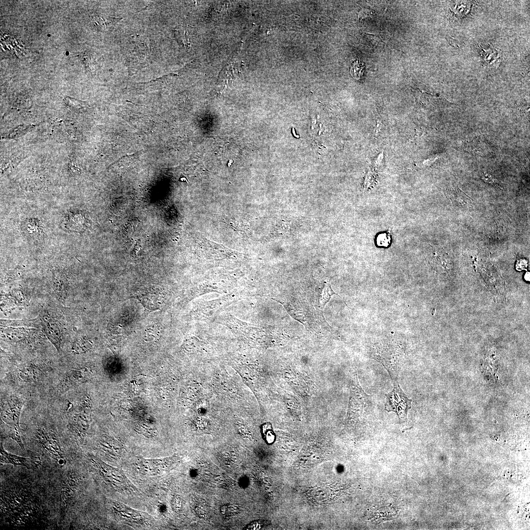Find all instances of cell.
<instances>
[{"label":"cell","instance_id":"obj_1","mask_svg":"<svg viewBox=\"0 0 530 530\" xmlns=\"http://www.w3.org/2000/svg\"><path fill=\"white\" fill-rule=\"evenodd\" d=\"M373 359L381 363L391 379L397 380L404 362L402 348L393 344L377 346L372 352Z\"/></svg>","mask_w":530,"mask_h":530},{"label":"cell","instance_id":"obj_2","mask_svg":"<svg viewBox=\"0 0 530 530\" xmlns=\"http://www.w3.org/2000/svg\"><path fill=\"white\" fill-rule=\"evenodd\" d=\"M91 461L104 480L115 490L130 492L136 491V487L120 469L96 457L92 456Z\"/></svg>","mask_w":530,"mask_h":530},{"label":"cell","instance_id":"obj_3","mask_svg":"<svg viewBox=\"0 0 530 530\" xmlns=\"http://www.w3.org/2000/svg\"><path fill=\"white\" fill-rule=\"evenodd\" d=\"M107 505L114 517L132 526H141L150 524L151 518L147 513L132 508L121 503L109 501Z\"/></svg>","mask_w":530,"mask_h":530},{"label":"cell","instance_id":"obj_4","mask_svg":"<svg viewBox=\"0 0 530 530\" xmlns=\"http://www.w3.org/2000/svg\"><path fill=\"white\" fill-rule=\"evenodd\" d=\"M394 381V387L389 393L386 394V401L385 410L396 413L400 422L407 420L408 411L411 408L412 400L409 398L400 387L397 380Z\"/></svg>","mask_w":530,"mask_h":530},{"label":"cell","instance_id":"obj_5","mask_svg":"<svg viewBox=\"0 0 530 530\" xmlns=\"http://www.w3.org/2000/svg\"><path fill=\"white\" fill-rule=\"evenodd\" d=\"M176 454L156 459H141L138 463V470L143 475L154 476L170 470L178 461Z\"/></svg>","mask_w":530,"mask_h":530},{"label":"cell","instance_id":"obj_6","mask_svg":"<svg viewBox=\"0 0 530 530\" xmlns=\"http://www.w3.org/2000/svg\"><path fill=\"white\" fill-rule=\"evenodd\" d=\"M24 402L16 396H10L2 402L1 418L7 426L20 430V417Z\"/></svg>","mask_w":530,"mask_h":530},{"label":"cell","instance_id":"obj_7","mask_svg":"<svg viewBox=\"0 0 530 530\" xmlns=\"http://www.w3.org/2000/svg\"><path fill=\"white\" fill-rule=\"evenodd\" d=\"M35 436L45 452L52 458L60 461L64 458L59 441L55 434L43 428H38Z\"/></svg>","mask_w":530,"mask_h":530},{"label":"cell","instance_id":"obj_8","mask_svg":"<svg viewBox=\"0 0 530 530\" xmlns=\"http://www.w3.org/2000/svg\"><path fill=\"white\" fill-rule=\"evenodd\" d=\"M0 463L20 465L28 469H34L40 464L39 457H24L13 454L6 451L0 444Z\"/></svg>","mask_w":530,"mask_h":530},{"label":"cell","instance_id":"obj_9","mask_svg":"<svg viewBox=\"0 0 530 530\" xmlns=\"http://www.w3.org/2000/svg\"><path fill=\"white\" fill-rule=\"evenodd\" d=\"M155 287H148L141 290L136 297L147 309L156 310L160 304V292Z\"/></svg>","mask_w":530,"mask_h":530},{"label":"cell","instance_id":"obj_10","mask_svg":"<svg viewBox=\"0 0 530 530\" xmlns=\"http://www.w3.org/2000/svg\"><path fill=\"white\" fill-rule=\"evenodd\" d=\"M87 370L85 368L75 369L69 371L64 376L58 386L59 393H63L73 386L80 383L84 379V373Z\"/></svg>","mask_w":530,"mask_h":530},{"label":"cell","instance_id":"obj_11","mask_svg":"<svg viewBox=\"0 0 530 530\" xmlns=\"http://www.w3.org/2000/svg\"><path fill=\"white\" fill-rule=\"evenodd\" d=\"M88 426V421L86 417L81 413L75 414L69 424L70 430L81 442H83Z\"/></svg>","mask_w":530,"mask_h":530},{"label":"cell","instance_id":"obj_12","mask_svg":"<svg viewBox=\"0 0 530 530\" xmlns=\"http://www.w3.org/2000/svg\"><path fill=\"white\" fill-rule=\"evenodd\" d=\"M114 440L105 437L99 443V449L104 454L111 458L120 456L121 448L114 442Z\"/></svg>","mask_w":530,"mask_h":530},{"label":"cell","instance_id":"obj_13","mask_svg":"<svg viewBox=\"0 0 530 530\" xmlns=\"http://www.w3.org/2000/svg\"><path fill=\"white\" fill-rule=\"evenodd\" d=\"M77 478L73 475L67 477L62 491V498L65 503H68L74 498L77 488Z\"/></svg>","mask_w":530,"mask_h":530},{"label":"cell","instance_id":"obj_14","mask_svg":"<svg viewBox=\"0 0 530 530\" xmlns=\"http://www.w3.org/2000/svg\"><path fill=\"white\" fill-rule=\"evenodd\" d=\"M90 342L84 339L76 340L73 345L72 350L76 353H85L89 348Z\"/></svg>","mask_w":530,"mask_h":530},{"label":"cell","instance_id":"obj_15","mask_svg":"<svg viewBox=\"0 0 530 530\" xmlns=\"http://www.w3.org/2000/svg\"><path fill=\"white\" fill-rule=\"evenodd\" d=\"M364 65L359 59L354 61L351 68V75L356 79H359L362 76Z\"/></svg>","mask_w":530,"mask_h":530},{"label":"cell","instance_id":"obj_16","mask_svg":"<svg viewBox=\"0 0 530 530\" xmlns=\"http://www.w3.org/2000/svg\"><path fill=\"white\" fill-rule=\"evenodd\" d=\"M336 294L330 286L326 285L323 291L320 303L323 307L329 301L331 296Z\"/></svg>","mask_w":530,"mask_h":530},{"label":"cell","instance_id":"obj_17","mask_svg":"<svg viewBox=\"0 0 530 530\" xmlns=\"http://www.w3.org/2000/svg\"><path fill=\"white\" fill-rule=\"evenodd\" d=\"M172 506L176 511H179L182 508V500L180 497H175L172 501Z\"/></svg>","mask_w":530,"mask_h":530},{"label":"cell","instance_id":"obj_18","mask_svg":"<svg viewBox=\"0 0 530 530\" xmlns=\"http://www.w3.org/2000/svg\"><path fill=\"white\" fill-rule=\"evenodd\" d=\"M265 435L266 440L268 443H271L274 441L275 436L272 431L268 430Z\"/></svg>","mask_w":530,"mask_h":530},{"label":"cell","instance_id":"obj_19","mask_svg":"<svg viewBox=\"0 0 530 530\" xmlns=\"http://www.w3.org/2000/svg\"><path fill=\"white\" fill-rule=\"evenodd\" d=\"M248 479L245 477H242L240 478L239 480V485L242 487H246L248 485Z\"/></svg>","mask_w":530,"mask_h":530}]
</instances>
